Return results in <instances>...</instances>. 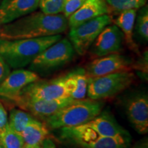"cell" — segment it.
<instances>
[{"label": "cell", "mask_w": 148, "mask_h": 148, "mask_svg": "<svg viewBox=\"0 0 148 148\" xmlns=\"http://www.w3.org/2000/svg\"><path fill=\"white\" fill-rule=\"evenodd\" d=\"M71 97H66L56 100H41L18 96L12 101L16 106L27 111L35 118L44 120L48 116L52 115L55 112L73 102Z\"/></svg>", "instance_id": "8fae6325"}, {"label": "cell", "mask_w": 148, "mask_h": 148, "mask_svg": "<svg viewBox=\"0 0 148 148\" xmlns=\"http://www.w3.org/2000/svg\"><path fill=\"white\" fill-rule=\"evenodd\" d=\"M132 64L131 58L126 56L114 53L95 59L84 69L88 78H92L117 72L130 71Z\"/></svg>", "instance_id": "30bf717a"}, {"label": "cell", "mask_w": 148, "mask_h": 148, "mask_svg": "<svg viewBox=\"0 0 148 148\" xmlns=\"http://www.w3.org/2000/svg\"><path fill=\"white\" fill-rule=\"evenodd\" d=\"M62 38L60 34L25 39H0V58L14 69H23L46 48Z\"/></svg>", "instance_id": "7a4b0ae2"}, {"label": "cell", "mask_w": 148, "mask_h": 148, "mask_svg": "<svg viewBox=\"0 0 148 148\" xmlns=\"http://www.w3.org/2000/svg\"><path fill=\"white\" fill-rule=\"evenodd\" d=\"M24 141L21 135L9 127L0 133V145L2 148H23Z\"/></svg>", "instance_id": "7402d4cb"}, {"label": "cell", "mask_w": 148, "mask_h": 148, "mask_svg": "<svg viewBox=\"0 0 148 148\" xmlns=\"http://www.w3.org/2000/svg\"><path fill=\"white\" fill-rule=\"evenodd\" d=\"M133 148H148V140L147 138H144L142 140L138 141L135 144Z\"/></svg>", "instance_id": "f1b7e54d"}, {"label": "cell", "mask_w": 148, "mask_h": 148, "mask_svg": "<svg viewBox=\"0 0 148 148\" xmlns=\"http://www.w3.org/2000/svg\"><path fill=\"white\" fill-rule=\"evenodd\" d=\"M40 0H1L0 1V25L10 23L36 11Z\"/></svg>", "instance_id": "5bb4252c"}, {"label": "cell", "mask_w": 148, "mask_h": 148, "mask_svg": "<svg viewBox=\"0 0 148 148\" xmlns=\"http://www.w3.org/2000/svg\"><path fill=\"white\" fill-rule=\"evenodd\" d=\"M0 26V39L3 40L53 36L62 34L69 27L63 14L49 15L41 11H34Z\"/></svg>", "instance_id": "6da1fadb"}, {"label": "cell", "mask_w": 148, "mask_h": 148, "mask_svg": "<svg viewBox=\"0 0 148 148\" xmlns=\"http://www.w3.org/2000/svg\"><path fill=\"white\" fill-rule=\"evenodd\" d=\"M84 125L104 136L114 137L130 134L127 130L119 124L108 110L101 112L95 118Z\"/></svg>", "instance_id": "2e32d148"}, {"label": "cell", "mask_w": 148, "mask_h": 148, "mask_svg": "<svg viewBox=\"0 0 148 148\" xmlns=\"http://www.w3.org/2000/svg\"><path fill=\"white\" fill-rule=\"evenodd\" d=\"M75 50L66 38H61L46 48L29 65V69L40 77L61 69L73 60Z\"/></svg>", "instance_id": "5b68a950"}, {"label": "cell", "mask_w": 148, "mask_h": 148, "mask_svg": "<svg viewBox=\"0 0 148 148\" xmlns=\"http://www.w3.org/2000/svg\"><path fill=\"white\" fill-rule=\"evenodd\" d=\"M86 0H65L63 8L64 16L68 18L73 12L80 8Z\"/></svg>", "instance_id": "484cf974"}, {"label": "cell", "mask_w": 148, "mask_h": 148, "mask_svg": "<svg viewBox=\"0 0 148 148\" xmlns=\"http://www.w3.org/2000/svg\"><path fill=\"white\" fill-rule=\"evenodd\" d=\"M109 10L105 0H86L80 8L67 18L68 26L72 28L97 16L108 14Z\"/></svg>", "instance_id": "9a60e30c"}, {"label": "cell", "mask_w": 148, "mask_h": 148, "mask_svg": "<svg viewBox=\"0 0 148 148\" xmlns=\"http://www.w3.org/2000/svg\"><path fill=\"white\" fill-rule=\"evenodd\" d=\"M114 11L121 12L131 9H139L145 5L146 0H105Z\"/></svg>", "instance_id": "603a6c76"}, {"label": "cell", "mask_w": 148, "mask_h": 148, "mask_svg": "<svg viewBox=\"0 0 148 148\" xmlns=\"http://www.w3.org/2000/svg\"><path fill=\"white\" fill-rule=\"evenodd\" d=\"M10 72V68L0 58V85L3 82L5 77L8 75Z\"/></svg>", "instance_id": "83f0119b"}, {"label": "cell", "mask_w": 148, "mask_h": 148, "mask_svg": "<svg viewBox=\"0 0 148 148\" xmlns=\"http://www.w3.org/2000/svg\"><path fill=\"white\" fill-rule=\"evenodd\" d=\"M111 22L112 17L106 14L70 28V42L75 52L80 56L84 55L99 33Z\"/></svg>", "instance_id": "ba28073f"}, {"label": "cell", "mask_w": 148, "mask_h": 148, "mask_svg": "<svg viewBox=\"0 0 148 148\" xmlns=\"http://www.w3.org/2000/svg\"><path fill=\"white\" fill-rule=\"evenodd\" d=\"M104 103L100 100L77 99L43 120L48 127L60 129L84 125L102 110Z\"/></svg>", "instance_id": "3957f363"}, {"label": "cell", "mask_w": 148, "mask_h": 148, "mask_svg": "<svg viewBox=\"0 0 148 148\" xmlns=\"http://www.w3.org/2000/svg\"><path fill=\"white\" fill-rule=\"evenodd\" d=\"M72 90L70 97L73 99H83L87 93L88 77L84 68L72 70Z\"/></svg>", "instance_id": "d6986e66"}, {"label": "cell", "mask_w": 148, "mask_h": 148, "mask_svg": "<svg viewBox=\"0 0 148 148\" xmlns=\"http://www.w3.org/2000/svg\"><path fill=\"white\" fill-rule=\"evenodd\" d=\"M123 34L116 25H108L99 33L90 47V52L97 57L117 53L121 50Z\"/></svg>", "instance_id": "4fadbf2b"}, {"label": "cell", "mask_w": 148, "mask_h": 148, "mask_svg": "<svg viewBox=\"0 0 148 148\" xmlns=\"http://www.w3.org/2000/svg\"><path fill=\"white\" fill-rule=\"evenodd\" d=\"M8 125V114L4 106L0 101V133L6 128Z\"/></svg>", "instance_id": "4316f807"}, {"label": "cell", "mask_w": 148, "mask_h": 148, "mask_svg": "<svg viewBox=\"0 0 148 148\" xmlns=\"http://www.w3.org/2000/svg\"><path fill=\"white\" fill-rule=\"evenodd\" d=\"M127 119L139 134L148 132V95L145 90H135L123 98Z\"/></svg>", "instance_id": "9c48e42d"}, {"label": "cell", "mask_w": 148, "mask_h": 148, "mask_svg": "<svg viewBox=\"0 0 148 148\" xmlns=\"http://www.w3.org/2000/svg\"><path fill=\"white\" fill-rule=\"evenodd\" d=\"M40 76L31 70L14 69L10 71L0 85V97L12 101L25 86L40 79Z\"/></svg>", "instance_id": "7c38bea8"}, {"label": "cell", "mask_w": 148, "mask_h": 148, "mask_svg": "<svg viewBox=\"0 0 148 148\" xmlns=\"http://www.w3.org/2000/svg\"><path fill=\"white\" fill-rule=\"evenodd\" d=\"M135 31L141 41L147 42L148 40V7L143 5L136 12L135 18Z\"/></svg>", "instance_id": "44dd1931"}, {"label": "cell", "mask_w": 148, "mask_h": 148, "mask_svg": "<svg viewBox=\"0 0 148 148\" xmlns=\"http://www.w3.org/2000/svg\"><path fill=\"white\" fill-rule=\"evenodd\" d=\"M0 148H2V147H1V145H0Z\"/></svg>", "instance_id": "1f68e13d"}, {"label": "cell", "mask_w": 148, "mask_h": 148, "mask_svg": "<svg viewBox=\"0 0 148 148\" xmlns=\"http://www.w3.org/2000/svg\"><path fill=\"white\" fill-rule=\"evenodd\" d=\"M62 139L80 148H129L130 135L104 136L85 125L60 128Z\"/></svg>", "instance_id": "277c9868"}, {"label": "cell", "mask_w": 148, "mask_h": 148, "mask_svg": "<svg viewBox=\"0 0 148 148\" xmlns=\"http://www.w3.org/2000/svg\"><path fill=\"white\" fill-rule=\"evenodd\" d=\"M147 51L144 52L140 56L138 60L132 64V67L138 71V73H140V76L147 80L148 74V60H147Z\"/></svg>", "instance_id": "d4e9b609"}, {"label": "cell", "mask_w": 148, "mask_h": 148, "mask_svg": "<svg viewBox=\"0 0 148 148\" xmlns=\"http://www.w3.org/2000/svg\"><path fill=\"white\" fill-rule=\"evenodd\" d=\"M42 148H56V146L52 140L47 138L42 142Z\"/></svg>", "instance_id": "f546056e"}, {"label": "cell", "mask_w": 148, "mask_h": 148, "mask_svg": "<svg viewBox=\"0 0 148 148\" xmlns=\"http://www.w3.org/2000/svg\"><path fill=\"white\" fill-rule=\"evenodd\" d=\"M71 75L72 71L66 75L48 80L38 79L25 86L19 95L41 100H56L71 97Z\"/></svg>", "instance_id": "8992f818"}, {"label": "cell", "mask_w": 148, "mask_h": 148, "mask_svg": "<svg viewBox=\"0 0 148 148\" xmlns=\"http://www.w3.org/2000/svg\"><path fill=\"white\" fill-rule=\"evenodd\" d=\"M23 148H42V145H27V144H24Z\"/></svg>", "instance_id": "4dcf8cb0"}, {"label": "cell", "mask_w": 148, "mask_h": 148, "mask_svg": "<svg viewBox=\"0 0 148 148\" xmlns=\"http://www.w3.org/2000/svg\"><path fill=\"white\" fill-rule=\"evenodd\" d=\"M134 79V74L130 71L88 78L86 95L95 100L112 97L127 89Z\"/></svg>", "instance_id": "52a82bcc"}, {"label": "cell", "mask_w": 148, "mask_h": 148, "mask_svg": "<svg viewBox=\"0 0 148 148\" xmlns=\"http://www.w3.org/2000/svg\"><path fill=\"white\" fill-rule=\"evenodd\" d=\"M65 0H40L39 7L44 14L53 15L62 12Z\"/></svg>", "instance_id": "cb8c5ba5"}, {"label": "cell", "mask_w": 148, "mask_h": 148, "mask_svg": "<svg viewBox=\"0 0 148 148\" xmlns=\"http://www.w3.org/2000/svg\"><path fill=\"white\" fill-rule=\"evenodd\" d=\"M24 143L27 145H42L48 138L49 131L45 123L34 118L26 125L21 133Z\"/></svg>", "instance_id": "ac0fdd59"}, {"label": "cell", "mask_w": 148, "mask_h": 148, "mask_svg": "<svg viewBox=\"0 0 148 148\" xmlns=\"http://www.w3.org/2000/svg\"><path fill=\"white\" fill-rule=\"evenodd\" d=\"M136 12V9H131L120 12L114 23L121 29L123 34V39L130 49L135 53H140L138 45L134 40V28Z\"/></svg>", "instance_id": "e0dca14e"}, {"label": "cell", "mask_w": 148, "mask_h": 148, "mask_svg": "<svg viewBox=\"0 0 148 148\" xmlns=\"http://www.w3.org/2000/svg\"><path fill=\"white\" fill-rule=\"evenodd\" d=\"M30 113L21 108L11 109L8 116V125L14 132L21 134L26 125L34 119Z\"/></svg>", "instance_id": "ffe728a7"}, {"label": "cell", "mask_w": 148, "mask_h": 148, "mask_svg": "<svg viewBox=\"0 0 148 148\" xmlns=\"http://www.w3.org/2000/svg\"><path fill=\"white\" fill-rule=\"evenodd\" d=\"M0 1H1V0H0Z\"/></svg>", "instance_id": "d6a6232c"}]
</instances>
